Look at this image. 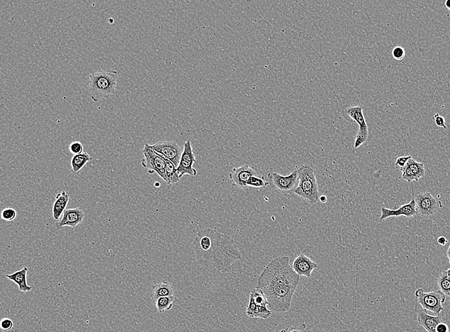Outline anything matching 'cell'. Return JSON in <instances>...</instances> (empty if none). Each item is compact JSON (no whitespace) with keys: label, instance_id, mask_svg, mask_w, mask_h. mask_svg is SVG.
<instances>
[{"label":"cell","instance_id":"obj_1","mask_svg":"<svg viewBox=\"0 0 450 332\" xmlns=\"http://www.w3.org/2000/svg\"><path fill=\"white\" fill-rule=\"evenodd\" d=\"M288 256L275 258L265 267L258 279L257 287L266 297L270 311L284 313L291 308L300 276L290 265Z\"/></svg>","mask_w":450,"mask_h":332},{"label":"cell","instance_id":"obj_2","mask_svg":"<svg viewBox=\"0 0 450 332\" xmlns=\"http://www.w3.org/2000/svg\"><path fill=\"white\" fill-rule=\"evenodd\" d=\"M196 262L203 267L215 268L227 273L242 258L235 241L213 229L199 231L193 243Z\"/></svg>","mask_w":450,"mask_h":332},{"label":"cell","instance_id":"obj_3","mask_svg":"<svg viewBox=\"0 0 450 332\" xmlns=\"http://www.w3.org/2000/svg\"><path fill=\"white\" fill-rule=\"evenodd\" d=\"M119 80L117 70H99L90 73L88 81V93L94 102L114 95Z\"/></svg>","mask_w":450,"mask_h":332},{"label":"cell","instance_id":"obj_4","mask_svg":"<svg viewBox=\"0 0 450 332\" xmlns=\"http://www.w3.org/2000/svg\"><path fill=\"white\" fill-rule=\"evenodd\" d=\"M297 170L299 181L294 193L309 203L317 204L320 198L319 191L313 166L310 164H303Z\"/></svg>","mask_w":450,"mask_h":332},{"label":"cell","instance_id":"obj_5","mask_svg":"<svg viewBox=\"0 0 450 332\" xmlns=\"http://www.w3.org/2000/svg\"><path fill=\"white\" fill-rule=\"evenodd\" d=\"M415 296L423 309L439 315L443 311L442 304L446 301V295L440 290L426 292L422 288L416 290Z\"/></svg>","mask_w":450,"mask_h":332},{"label":"cell","instance_id":"obj_6","mask_svg":"<svg viewBox=\"0 0 450 332\" xmlns=\"http://www.w3.org/2000/svg\"><path fill=\"white\" fill-rule=\"evenodd\" d=\"M144 159L142 165L144 168L149 169V173H156L164 181L168 184L165 172V162L163 157L152 149L151 145L146 144L143 150Z\"/></svg>","mask_w":450,"mask_h":332},{"label":"cell","instance_id":"obj_7","mask_svg":"<svg viewBox=\"0 0 450 332\" xmlns=\"http://www.w3.org/2000/svg\"><path fill=\"white\" fill-rule=\"evenodd\" d=\"M415 202L417 213L424 218L432 217L442 206L441 201L435 199L428 192L418 194Z\"/></svg>","mask_w":450,"mask_h":332},{"label":"cell","instance_id":"obj_8","mask_svg":"<svg viewBox=\"0 0 450 332\" xmlns=\"http://www.w3.org/2000/svg\"><path fill=\"white\" fill-rule=\"evenodd\" d=\"M268 178L272 181L273 186L284 194L294 193L298 185V172L297 169L287 176L271 172L268 174Z\"/></svg>","mask_w":450,"mask_h":332},{"label":"cell","instance_id":"obj_9","mask_svg":"<svg viewBox=\"0 0 450 332\" xmlns=\"http://www.w3.org/2000/svg\"><path fill=\"white\" fill-rule=\"evenodd\" d=\"M196 162L195 154L192 147L191 141L188 140L184 143L180 163L177 168L180 178L184 175L196 176L197 171L193 168V164Z\"/></svg>","mask_w":450,"mask_h":332},{"label":"cell","instance_id":"obj_10","mask_svg":"<svg viewBox=\"0 0 450 332\" xmlns=\"http://www.w3.org/2000/svg\"><path fill=\"white\" fill-rule=\"evenodd\" d=\"M151 146L157 153L170 160L178 168L183 152L178 142L172 141H160L151 145Z\"/></svg>","mask_w":450,"mask_h":332},{"label":"cell","instance_id":"obj_11","mask_svg":"<svg viewBox=\"0 0 450 332\" xmlns=\"http://www.w3.org/2000/svg\"><path fill=\"white\" fill-rule=\"evenodd\" d=\"M257 171L249 165H243L238 168H234L229 174V178L232 186L240 189L247 188L248 181L251 177L258 176Z\"/></svg>","mask_w":450,"mask_h":332},{"label":"cell","instance_id":"obj_12","mask_svg":"<svg viewBox=\"0 0 450 332\" xmlns=\"http://www.w3.org/2000/svg\"><path fill=\"white\" fill-rule=\"evenodd\" d=\"M85 213L83 208H76L68 209L64 211L60 219L55 223L57 230L63 227L76 228L84 221Z\"/></svg>","mask_w":450,"mask_h":332},{"label":"cell","instance_id":"obj_13","mask_svg":"<svg viewBox=\"0 0 450 332\" xmlns=\"http://www.w3.org/2000/svg\"><path fill=\"white\" fill-rule=\"evenodd\" d=\"M400 171H402V179L409 183L412 181H419L425 174L424 164L412 158L407 162L404 168L400 169Z\"/></svg>","mask_w":450,"mask_h":332},{"label":"cell","instance_id":"obj_14","mask_svg":"<svg viewBox=\"0 0 450 332\" xmlns=\"http://www.w3.org/2000/svg\"><path fill=\"white\" fill-rule=\"evenodd\" d=\"M292 267L299 276L311 277L312 272L318 268V265L301 253L294 260Z\"/></svg>","mask_w":450,"mask_h":332},{"label":"cell","instance_id":"obj_15","mask_svg":"<svg viewBox=\"0 0 450 332\" xmlns=\"http://www.w3.org/2000/svg\"><path fill=\"white\" fill-rule=\"evenodd\" d=\"M417 214L415 199H412L410 203L402 205L397 210H390V209L385 207L381 208L380 220H385L392 217H400V216H405L406 217H415Z\"/></svg>","mask_w":450,"mask_h":332},{"label":"cell","instance_id":"obj_16","mask_svg":"<svg viewBox=\"0 0 450 332\" xmlns=\"http://www.w3.org/2000/svg\"><path fill=\"white\" fill-rule=\"evenodd\" d=\"M417 321L420 325L422 326L428 332H437L436 329L439 324L443 322L440 315L431 316L427 313L426 310H420L417 313Z\"/></svg>","mask_w":450,"mask_h":332},{"label":"cell","instance_id":"obj_17","mask_svg":"<svg viewBox=\"0 0 450 332\" xmlns=\"http://www.w3.org/2000/svg\"><path fill=\"white\" fill-rule=\"evenodd\" d=\"M70 201V196L65 191L60 192L56 196L55 201L53 204L52 213L54 219L58 220L62 216L64 211Z\"/></svg>","mask_w":450,"mask_h":332},{"label":"cell","instance_id":"obj_18","mask_svg":"<svg viewBox=\"0 0 450 332\" xmlns=\"http://www.w3.org/2000/svg\"><path fill=\"white\" fill-rule=\"evenodd\" d=\"M28 271V268L24 267L23 269L16 272L14 274L7 275L6 277L18 285L19 291L29 292L31 291L32 287L27 284V272Z\"/></svg>","mask_w":450,"mask_h":332},{"label":"cell","instance_id":"obj_19","mask_svg":"<svg viewBox=\"0 0 450 332\" xmlns=\"http://www.w3.org/2000/svg\"><path fill=\"white\" fill-rule=\"evenodd\" d=\"M247 314L250 318H269L272 315V311L267 306H259L254 302L250 299L247 308Z\"/></svg>","mask_w":450,"mask_h":332},{"label":"cell","instance_id":"obj_20","mask_svg":"<svg viewBox=\"0 0 450 332\" xmlns=\"http://www.w3.org/2000/svg\"><path fill=\"white\" fill-rule=\"evenodd\" d=\"M174 289L169 282L164 281L152 287L151 298L154 302L161 297L174 296Z\"/></svg>","mask_w":450,"mask_h":332},{"label":"cell","instance_id":"obj_21","mask_svg":"<svg viewBox=\"0 0 450 332\" xmlns=\"http://www.w3.org/2000/svg\"><path fill=\"white\" fill-rule=\"evenodd\" d=\"M345 113L359 125V129L368 127L364 115V107L362 106L358 105V106L349 107L347 108Z\"/></svg>","mask_w":450,"mask_h":332},{"label":"cell","instance_id":"obj_22","mask_svg":"<svg viewBox=\"0 0 450 332\" xmlns=\"http://www.w3.org/2000/svg\"><path fill=\"white\" fill-rule=\"evenodd\" d=\"M92 159V157L86 152L74 156L71 162V170L73 173L77 174L80 173L85 165Z\"/></svg>","mask_w":450,"mask_h":332},{"label":"cell","instance_id":"obj_23","mask_svg":"<svg viewBox=\"0 0 450 332\" xmlns=\"http://www.w3.org/2000/svg\"><path fill=\"white\" fill-rule=\"evenodd\" d=\"M161 156L163 157L164 162H165V172L167 178L168 179V184L178 183L179 180H180V177H179L178 169H177L178 168L175 166V164L170 160L167 159L166 157L162 156V155Z\"/></svg>","mask_w":450,"mask_h":332},{"label":"cell","instance_id":"obj_24","mask_svg":"<svg viewBox=\"0 0 450 332\" xmlns=\"http://www.w3.org/2000/svg\"><path fill=\"white\" fill-rule=\"evenodd\" d=\"M175 300V296L159 298L154 302L155 306L159 312L169 311L173 307Z\"/></svg>","mask_w":450,"mask_h":332},{"label":"cell","instance_id":"obj_25","mask_svg":"<svg viewBox=\"0 0 450 332\" xmlns=\"http://www.w3.org/2000/svg\"><path fill=\"white\" fill-rule=\"evenodd\" d=\"M250 299L252 300L255 304L259 306H269L267 299L264 292L258 287L253 289L251 291L250 294Z\"/></svg>","mask_w":450,"mask_h":332},{"label":"cell","instance_id":"obj_26","mask_svg":"<svg viewBox=\"0 0 450 332\" xmlns=\"http://www.w3.org/2000/svg\"><path fill=\"white\" fill-rule=\"evenodd\" d=\"M437 284L440 289L446 296L450 293V277L447 275V270H444L439 275L437 279Z\"/></svg>","mask_w":450,"mask_h":332},{"label":"cell","instance_id":"obj_27","mask_svg":"<svg viewBox=\"0 0 450 332\" xmlns=\"http://www.w3.org/2000/svg\"><path fill=\"white\" fill-rule=\"evenodd\" d=\"M369 139L368 127L359 129L357 135H356L354 149H358L361 145L366 143Z\"/></svg>","mask_w":450,"mask_h":332},{"label":"cell","instance_id":"obj_28","mask_svg":"<svg viewBox=\"0 0 450 332\" xmlns=\"http://www.w3.org/2000/svg\"><path fill=\"white\" fill-rule=\"evenodd\" d=\"M247 186L255 188H265L269 186V182L265 180L264 176H253L248 181Z\"/></svg>","mask_w":450,"mask_h":332},{"label":"cell","instance_id":"obj_29","mask_svg":"<svg viewBox=\"0 0 450 332\" xmlns=\"http://www.w3.org/2000/svg\"><path fill=\"white\" fill-rule=\"evenodd\" d=\"M17 217V211L14 208H7L2 211V218L6 221H13Z\"/></svg>","mask_w":450,"mask_h":332},{"label":"cell","instance_id":"obj_30","mask_svg":"<svg viewBox=\"0 0 450 332\" xmlns=\"http://www.w3.org/2000/svg\"><path fill=\"white\" fill-rule=\"evenodd\" d=\"M83 145L80 141L73 142L70 145V151L74 156L83 153Z\"/></svg>","mask_w":450,"mask_h":332},{"label":"cell","instance_id":"obj_31","mask_svg":"<svg viewBox=\"0 0 450 332\" xmlns=\"http://www.w3.org/2000/svg\"><path fill=\"white\" fill-rule=\"evenodd\" d=\"M280 332H309L304 323L299 326H291L282 329Z\"/></svg>","mask_w":450,"mask_h":332},{"label":"cell","instance_id":"obj_32","mask_svg":"<svg viewBox=\"0 0 450 332\" xmlns=\"http://www.w3.org/2000/svg\"><path fill=\"white\" fill-rule=\"evenodd\" d=\"M392 56L396 60L400 61L403 60L405 56V49L401 46L395 47L393 49Z\"/></svg>","mask_w":450,"mask_h":332},{"label":"cell","instance_id":"obj_33","mask_svg":"<svg viewBox=\"0 0 450 332\" xmlns=\"http://www.w3.org/2000/svg\"><path fill=\"white\" fill-rule=\"evenodd\" d=\"M411 158V156L398 157L395 162L396 168H399L400 169L404 168L405 165L407 164V162Z\"/></svg>","mask_w":450,"mask_h":332},{"label":"cell","instance_id":"obj_34","mask_svg":"<svg viewBox=\"0 0 450 332\" xmlns=\"http://www.w3.org/2000/svg\"><path fill=\"white\" fill-rule=\"evenodd\" d=\"M13 321L9 318H4L1 321L0 326L4 331H9L13 328Z\"/></svg>","mask_w":450,"mask_h":332},{"label":"cell","instance_id":"obj_35","mask_svg":"<svg viewBox=\"0 0 450 332\" xmlns=\"http://www.w3.org/2000/svg\"><path fill=\"white\" fill-rule=\"evenodd\" d=\"M434 120L437 126L442 127L444 129H447L446 125L445 124V122H445L444 118L442 117V116H440L439 113H436V114L434 116Z\"/></svg>","mask_w":450,"mask_h":332},{"label":"cell","instance_id":"obj_36","mask_svg":"<svg viewBox=\"0 0 450 332\" xmlns=\"http://www.w3.org/2000/svg\"><path fill=\"white\" fill-rule=\"evenodd\" d=\"M436 331L449 332V327L447 325V324L444 323V322H442V323L439 324V325L437 326Z\"/></svg>","mask_w":450,"mask_h":332},{"label":"cell","instance_id":"obj_37","mask_svg":"<svg viewBox=\"0 0 450 332\" xmlns=\"http://www.w3.org/2000/svg\"><path fill=\"white\" fill-rule=\"evenodd\" d=\"M437 243H438L439 245L444 246L447 244V240L446 237H439L438 239H437Z\"/></svg>","mask_w":450,"mask_h":332},{"label":"cell","instance_id":"obj_38","mask_svg":"<svg viewBox=\"0 0 450 332\" xmlns=\"http://www.w3.org/2000/svg\"><path fill=\"white\" fill-rule=\"evenodd\" d=\"M445 7H446V8L450 11V0H446V1L445 2Z\"/></svg>","mask_w":450,"mask_h":332},{"label":"cell","instance_id":"obj_39","mask_svg":"<svg viewBox=\"0 0 450 332\" xmlns=\"http://www.w3.org/2000/svg\"><path fill=\"white\" fill-rule=\"evenodd\" d=\"M319 200L321 201L322 203H326L327 201L326 196H322L321 198H319Z\"/></svg>","mask_w":450,"mask_h":332},{"label":"cell","instance_id":"obj_40","mask_svg":"<svg viewBox=\"0 0 450 332\" xmlns=\"http://www.w3.org/2000/svg\"><path fill=\"white\" fill-rule=\"evenodd\" d=\"M447 256L448 258L449 265H450V245H449L448 248L447 250Z\"/></svg>","mask_w":450,"mask_h":332},{"label":"cell","instance_id":"obj_41","mask_svg":"<svg viewBox=\"0 0 450 332\" xmlns=\"http://www.w3.org/2000/svg\"><path fill=\"white\" fill-rule=\"evenodd\" d=\"M447 275H448V276L450 277V268L448 270H447Z\"/></svg>","mask_w":450,"mask_h":332},{"label":"cell","instance_id":"obj_42","mask_svg":"<svg viewBox=\"0 0 450 332\" xmlns=\"http://www.w3.org/2000/svg\"><path fill=\"white\" fill-rule=\"evenodd\" d=\"M448 297H450V293L449 294Z\"/></svg>","mask_w":450,"mask_h":332}]
</instances>
